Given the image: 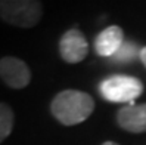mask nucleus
Instances as JSON below:
<instances>
[{
	"label": "nucleus",
	"mask_w": 146,
	"mask_h": 145,
	"mask_svg": "<svg viewBox=\"0 0 146 145\" xmlns=\"http://www.w3.org/2000/svg\"><path fill=\"white\" fill-rule=\"evenodd\" d=\"M94 111V99L86 92L65 89L52 99L50 113L64 126H75L86 122Z\"/></svg>",
	"instance_id": "nucleus-1"
},
{
	"label": "nucleus",
	"mask_w": 146,
	"mask_h": 145,
	"mask_svg": "<svg viewBox=\"0 0 146 145\" xmlns=\"http://www.w3.org/2000/svg\"><path fill=\"white\" fill-rule=\"evenodd\" d=\"M43 16V3L37 0H0V19L18 28H33Z\"/></svg>",
	"instance_id": "nucleus-2"
},
{
	"label": "nucleus",
	"mask_w": 146,
	"mask_h": 145,
	"mask_svg": "<svg viewBox=\"0 0 146 145\" xmlns=\"http://www.w3.org/2000/svg\"><path fill=\"white\" fill-rule=\"evenodd\" d=\"M99 93L108 102H130L133 105L134 99L143 93V83L133 76H111L99 83Z\"/></svg>",
	"instance_id": "nucleus-3"
},
{
	"label": "nucleus",
	"mask_w": 146,
	"mask_h": 145,
	"mask_svg": "<svg viewBox=\"0 0 146 145\" xmlns=\"http://www.w3.org/2000/svg\"><path fill=\"white\" fill-rule=\"evenodd\" d=\"M0 79L11 89H24L31 82V70L19 58L3 56L0 58Z\"/></svg>",
	"instance_id": "nucleus-4"
},
{
	"label": "nucleus",
	"mask_w": 146,
	"mask_h": 145,
	"mask_svg": "<svg viewBox=\"0 0 146 145\" xmlns=\"http://www.w3.org/2000/svg\"><path fill=\"white\" fill-rule=\"evenodd\" d=\"M59 53L68 64H78L89 53V41L78 28H71L59 40Z\"/></svg>",
	"instance_id": "nucleus-5"
},
{
	"label": "nucleus",
	"mask_w": 146,
	"mask_h": 145,
	"mask_svg": "<svg viewBox=\"0 0 146 145\" xmlns=\"http://www.w3.org/2000/svg\"><path fill=\"white\" fill-rule=\"evenodd\" d=\"M117 124L130 133L146 132V104H128L117 111Z\"/></svg>",
	"instance_id": "nucleus-6"
},
{
	"label": "nucleus",
	"mask_w": 146,
	"mask_h": 145,
	"mask_svg": "<svg viewBox=\"0 0 146 145\" xmlns=\"http://www.w3.org/2000/svg\"><path fill=\"white\" fill-rule=\"evenodd\" d=\"M124 43V33L123 28L118 25H111V27L102 30L96 39H94V50L99 56L104 58H112L119 47Z\"/></svg>",
	"instance_id": "nucleus-7"
},
{
	"label": "nucleus",
	"mask_w": 146,
	"mask_h": 145,
	"mask_svg": "<svg viewBox=\"0 0 146 145\" xmlns=\"http://www.w3.org/2000/svg\"><path fill=\"white\" fill-rule=\"evenodd\" d=\"M13 123H15L13 110L6 102H0V144L6 141L7 136L12 133Z\"/></svg>",
	"instance_id": "nucleus-8"
},
{
	"label": "nucleus",
	"mask_w": 146,
	"mask_h": 145,
	"mask_svg": "<svg viewBox=\"0 0 146 145\" xmlns=\"http://www.w3.org/2000/svg\"><path fill=\"white\" fill-rule=\"evenodd\" d=\"M137 55H140V50L137 47V45L133 43V41H124L119 50L112 56V59L119 64H127V62L134 61Z\"/></svg>",
	"instance_id": "nucleus-9"
},
{
	"label": "nucleus",
	"mask_w": 146,
	"mask_h": 145,
	"mask_svg": "<svg viewBox=\"0 0 146 145\" xmlns=\"http://www.w3.org/2000/svg\"><path fill=\"white\" fill-rule=\"evenodd\" d=\"M139 56H140V61L143 62V65L146 67V46L140 49V55Z\"/></svg>",
	"instance_id": "nucleus-10"
},
{
	"label": "nucleus",
	"mask_w": 146,
	"mask_h": 145,
	"mask_svg": "<svg viewBox=\"0 0 146 145\" xmlns=\"http://www.w3.org/2000/svg\"><path fill=\"white\" fill-rule=\"evenodd\" d=\"M102 145H118L117 142H112V141H106V142H104Z\"/></svg>",
	"instance_id": "nucleus-11"
}]
</instances>
